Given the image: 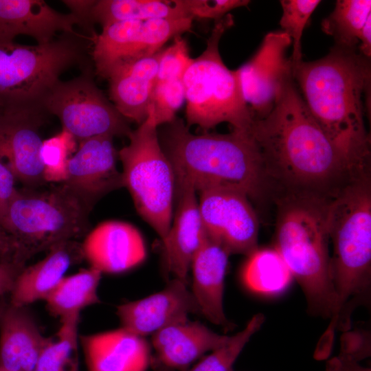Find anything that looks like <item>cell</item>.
Instances as JSON below:
<instances>
[{"label": "cell", "mask_w": 371, "mask_h": 371, "mask_svg": "<svg viewBox=\"0 0 371 371\" xmlns=\"http://www.w3.org/2000/svg\"><path fill=\"white\" fill-rule=\"evenodd\" d=\"M174 38L168 47L162 49L156 82L182 79L192 60L186 41L180 36Z\"/></svg>", "instance_id": "obj_35"}, {"label": "cell", "mask_w": 371, "mask_h": 371, "mask_svg": "<svg viewBox=\"0 0 371 371\" xmlns=\"http://www.w3.org/2000/svg\"><path fill=\"white\" fill-rule=\"evenodd\" d=\"M161 52L120 63L111 68L105 77L109 81L111 102L125 119L138 125L148 115Z\"/></svg>", "instance_id": "obj_22"}, {"label": "cell", "mask_w": 371, "mask_h": 371, "mask_svg": "<svg viewBox=\"0 0 371 371\" xmlns=\"http://www.w3.org/2000/svg\"><path fill=\"white\" fill-rule=\"evenodd\" d=\"M94 0H66L63 3L69 9L80 23V27L87 30L92 36L95 32L91 30L92 24L90 21V12ZM89 37V38H90Z\"/></svg>", "instance_id": "obj_38"}, {"label": "cell", "mask_w": 371, "mask_h": 371, "mask_svg": "<svg viewBox=\"0 0 371 371\" xmlns=\"http://www.w3.org/2000/svg\"><path fill=\"white\" fill-rule=\"evenodd\" d=\"M328 231L335 301L326 333L350 329L354 309L367 303L371 285L370 172L353 178L330 199Z\"/></svg>", "instance_id": "obj_4"}, {"label": "cell", "mask_w": 371, "mask_h": 371, "mask_svg": "<svg viewBox=\"0 0 371 371\" xmlns=\"http://www.w3.org/2000/svg\"><path fill=\"white\" fill-rule=\"evenodd\" d=\"M326 371H371L370 368L360 366L358 360L344 352L330 359L326 364Z\"/></svg>", "instance_id": "obj_41"}, {"label": "cell", "mask_w": 371, "mask_h": 371, "mask_svg": "<svg viewBox=\"0 0 371 371\" xmlns=\"http://www.w3.org/2000/svg\"><path fill=\"white\" fill-rule=\"evenodd\" d=\"M89 371H146L151 350L145 337L123 327L79 336Z\"/></svg>", "instance_id": "obj_21"}, {"label": "cell", "mask_w": 371, "mask_h": 371, "mask_svg": "<svg viewBox=\"0 0 371 371\" xmlns=\"http://www.w3.org/2000/svg\"><path fill=\"white\" fill-rule=\"evenodd\" d=\"M151 363L161 371L185 370L205 352L228 339L199 322L189 319L168 326L151 335Z\"/></svg>", "instance_id": "obj_20"}, {"label": "cell", "mask_w": 371, "mask_h": 371, "mask_svg": "<svg viewBox=\"0 0 371 371\" xmlns=\"http://www.w3.org/2000/svg\"><path fill=\"white\" fill-rule=\"evenodd\" d=\"M78 19L69 12H57L43 0H0V43L14 41L19 35L28 36L37 44L56 38L58 33H76Z\"/></svg>", "instance_id": "obj_19"}, {"label": "cell", "mask_w": 371, "mask_h": 371, "mask_svg": "<svg viewBox=\"0 0 371 371\" xmlns=\"http://www.w3.org/2000/svg\"><path fill=\"white\" fill-rule=\"evenodd\" d=\"M84 259L100 273L129 270L146 258V249L140 232L131 223L106 221L89 232L81 243Z\"/></svg>", "instance_id": "obj_18"}, {"label": "cell", "mask_w": 371, "mask_h": 371, "mask_svg": "<svg viewBox=\"0 0 371 371\" xmlns=\"http://www.w3.org/2000/svg\"><path fill=\"white\" fill-rule=\"evenodd\" d=\"M293 80L286 82L271 111L254 120L251 134L275 190L331 199L359 175L315 121Z\"/></svg>", "instance_id": "obj_1"}, {"label": "cell", "mask_w": 371, "mask_h": 371, "mask_svg": "<svg viewBox=\"0 0 371 371\" xmlns=\"http://www.w3.org/2000/svg\"><path fill=\"white\" fill-rule=\"evenodd\" d=\"M198 203L207 235L230 254L249 256L257 247L259 223L246 193L214 186L201 188Z\"/></svg>", "instance_id": "obj_12"}, {"label": "cell", "mask_w": 371, "mask_h": 371, "mask_svg": "<svg viewBox=\"0 0 371 371\" xmlns=\"http://www.w3.org/2000/svg\"><path fill=\"white\" fill-rule=\"evenodd\" d=\"M16 181L12 171L0 160V225L5 229L9 208L18 190Z\"/></svg>", "instance_id": "obj_37"}, {"label": "cell", "mask_w": 371, "mask_h": 371, "mask_svg": "<svg viewBox=\"0 0 371 371\" xmlns=\"http://www.w3.org/2000/svg\"><path fill=\"white\" fill-rule=\"evenodd\" d=\"M77 148L78 142L74 135L63 128L43 140L40 159L46 183H61L66 180L69 161Z\"/></svg>", "instance_id": "obj_31"}, {"label": "cell", "mask_w": 371, "mask_h": 371, "mask_svg": "<svg viewBox=\"0 0 371 371\" xmlns=\"http://www.w3.org/2000/svg\"><path fill=\"white\" fill-rule=\"evenodd\" d=\"M47 115L40 106L0 113V160L24 188L46 184L40 159V130Z\"/></svg>", "instance_id": "obj_14"}, {"label": "cell", "mask_w": 371, "mask_h": 371, "mask_svg": "<svg viewBox=\"0 0 371 371\" xmlns=\"http://www.w3.org/2000/svg\"><path fill=\"white\" fill-rule=\"evenodd\" d=\"M193 18L125 21L102 27L92 41V62L95 74L105 78L114 66L150 56L170 38L192 27Z\"/></svg>", "instance_id": "obj_11"}, {"label": "cell", "mask_w": 371, "mask_h": 371, "mask_svg": "<svg viewBox=\"0 0 371 371\" xmlns=\"http://www.w3.org/2000/svg\"><path fill=\"white\" fill-rule=\"evenodd\" d=\"M265 316L262 313L254 315L245 328L227 341L212 350L189 371H232V366L252 335L262 326Z\"/></svg>", "instance_id": "obj_32"}, {"label": "cell", "mask_w": 371, "mask_h": 371, "mask_svg": "<svg viewBox=\"0 0 371 371\" xmlns=\"http://www.w3.org/2000/svg\"><path fill=\"white\" fill-rule=\"evenodd\" d=\"M357 45L358 52L363 56L370 58L371 56V15L368 16L360 32Z\"/></svg>", "instance_id": "obj_42"}, {"label": "cell", "mask_w": 371, "mask_h": 371, "mask_svg": "<svg viewBox=\"0 0 371 371\" xmlns=\"http://www.w3.org/2000/svg\"><path fill=\"white\" fill-rule=\"evenodd\" d=\"M187 15L200 19H216L240 7L247 6V0H180Z\"/></svg>", "instance_id": "obj_36"}, {"label": "cell", "mask_w": 371, "mask_h": 371, "mask_svg": "<svg viewBox=\"0 0 371 371\" xmlns=\"http://www.w3.org/2000/svg\"><path fill=\"white\" fill-rule=\"evenodd\" d=\"M291 38L282 31L264 38L255 55L238 68L243 94L254 120L266 117L274 107L286 82L293 76L287 49Z\"/></svg>", "instance_id": "obj_13"}, {"label": "cell", "mask_w": 371, "mask_h": 371, "mask_svg": "<svg viewBox=\"0 0 371 371\" xmlns=\"http://www.w3.org/2000/svg\"><path fill=\"white\" fill-rule=\"evenodd\" d=\"M233 25L229 14L217 20L205 50L192 58L183 74L188 127L196 125L206 131L227 122L232 130L251 132L254 120L243 94L238 69L227 68L219 52L222 36Z\"/></svg>", "instance_id": "obj_6"}, {"label": "cell", "mask_w": 371, "mask_h": 371, "mask_svg": "<svg viewBox=\"0 0 371 371\" xmlns=\"http://www.w3.org/2000/svg\"><path fill=\"white\" fill-rule=\"evenodd\" d=\"M0 371H8V370H5L1 369V368H0Z\"/></svg>", "instance_id": "obj_43"}, {"label": "cell", "mask_w": 371, "mask_h": 371, "mask_svg": "<svg viewBox=\"0 0 371 371\" xmlns=\"http://www.w3.org/2000/svg\"><path fill=\"white\" fill-rule=\"evenodd\" d=\"M199 313L200 308L187 283L175 278L161 291L122 304L116 311L121 327L144 337L187 321L190 313Z\"/></svg>", "instance_id": "obj_16"}, {"label": "cell", "mask_w": 371, "mask_h": 371, "mask_svg": "<svg viewBox=\"0 0 371 371\" xmlns=\"http://www.w3.org/2000/svg\"><path fill=\"white\" fill-rule=\"evenodd\" d=\"M369 59L357 49L335 45L324 58L302 60L293 71L310 113L356 175L370 171V138L364 121Z\"/></svg>", "instance_id": "obj_2"}, {"label": "cell", "mask_w": 371, "mask_h": 371, "mask_svg": "<svg viewBox=\"0 0 371 371\" xmlns=\"http://www.w3.org/2000/svg\"><path fill=\"white\" fill-rule=\"evenodd\" d=\"M160 143L178 177L196 191L214 186L242 190L259 200L273 188L250 132L194 134L180 118L167 124Z\"/></svg>", "instance_id": "obj_3"}, {"label": "cell", "mask_w": 371, "mask_h": 371, "mask_svg": "<svg viewBox=\"0 0 371 371\" xmlns=\"http://www.w3.org/2000/svg\"><path fill=\"white\" fill-rule=\"evenodd\" d=\"M1 111H0V113H1Z\"/></svg>", "instance_id": "obj_44"}, {"label": "cell", "mask_w": 371, "mask_h": 371, "mask_svg": "<svg viewBox=\"0 0 371 371\" xmlns=\"http://www.w3.org/2000/svg\"><path fill=\"white\" fill-rule=\"evenodd\" d=\"M83 260L81 243L78 240H65L54 245L43 259L22 269L10 293V303L27 306L44 300L67 270Z\"/></svg>", "instance_id": "obj_25"}, {"label": "cell", "mask_w": 371, "mask_h": 371, "mask_svg": "<svg viewBox=\"0 0 371 371\" xmlns=\"http://www.w3.org/2000/svg\"><path fill=\"white\" fill-rule=\"evenodd\" d=\"M117 157L113 137L86 139L78 144L70 158L63 183L91 211L104 196L124 187L122 172L117 167Z\"/></svg>", "instance_id": "obj_15"}, {"label": "cell", "mask_w": 371, "mask_h": 371, "mask_svg": "<svg viewBox=\"0 0 371 371\" xmlns=\"http://www.w3.org/2000/svg\"><path fill=\"white\" fill-rule=\"evenodd\" d=\"M51 339L42 334L26 306L9 303L0 311V368L34 371Z\"/></svg>", "instance_id": "obj_23"}, {"label": "cell", "mask_w": 371, "mask_h": 371, "mask_svg": "<svg viewBox=\"0 0 371 371\" xmlns=\"http://www.w3.org/2000/svg\"><path fill=\"white\" fill-rule=\"evenodd\" d=\"M25 266L0 262V296L11 292L17 276Z\"/></svg>", "instance_id": "obj_40"}, {"label": "cell", "mask_w": 371, "mask_h": 371, "mask_svg": "<svg viewBox=\"0 0 371 371\" xmlns=\"http://www.w3.org/2000/svg\"><path fill=\"white\" fill-rule=\"evenodd\" d=\"M80 71L72 79L58 80L43 99V109L59 119L78 144L101 135L128 137L132 129L96 85L91 64Z\"/></svg>", "instance_id": "obj_10"}, {"label": "cell", "mask_w": 371, "mask_h": 371, "mask_svg": "<svg viewBox=\"0 0 371 371\" xmlns=\"http://www.w3.org/2000/svg\"><path fill=\"white\" fill-rule=\"evenodd\" d=\"M275 249L300 285L313 315L330 318L335 293L330 273L328 213L330 198L278 190Z\"/></svg>", "instance_id": "obj_5"}, {"label": "cell", "mask_w": 371, "mask_h": 371, "mask_svg": "<svg viewBox=\"0 0 371 371\" xmlns=\"http://www.w3.org/2000/svg\"><path fill=\"white\" fill-rule=\"evenodd\" d=\"M175 207L166 241V267L175 278L188 283L192 259L207 237L196 191L187 180L175 177Z\"/></svg>", "instance_id": "obj_17"}, {"label": "cell", "mask_w": 371, "mask_h": 371, "mask_svg": "<svg viewBox=\"0 0 371 371\" xmlns=\"http://www.w3.org/2000/svg\"><path fill=\"white\" fill-rule=\"evenodd\" d=\"M0 262L24 265L12 237L0 225Z\"/></svg>", "instance_id": "obj_39"}, {"label": "cell", "mask_w": 371, "mask_h": 371, "mask_svg": "<svg viewBox=\"0 0 371 371\" xmlns=\"http://www.w3.org/2000/svg\"><path fill=\"white\" fill-rule=\"evenodd\" d=\"M185 100L186 94L182 79L156 82L150 105L157 126L172 122L176 118L177 111Z\"/></svg>", "instance_id": "obj_34"}, {"label": "cell", "mask_w": 371, "mask_h": 371, "mask_svg": "<svg viewBox=\"0 0 371 371\" xmlns=\"http://www.w3.org/2000/svg\"><path fill=\"white\" fill-rule=\"evenodd\" d=\"M229 254L207 235L196 253L190 267L192 271V293L201 313L212 323L231 330L223 310L225 272Z\"/></svg>", "instance_id": "obj_24"}, {"label": "cell", "mask_w": 371, "mask_h": 371, "mask_svg": "<svg viewBox=\"0 0 371 371\" xmlns=\"http://www.w3.org/2000/svg\"><path fill=\"white\" fill-rule=\"evenodd\" d=\"M319 0H282V14L280 21L282 31L291 40V57L293 71L302 61L301 40L304 29Z\"/></svg>", "instance_id": "obj_33"}, {"label": "cell", "mask_w": 371, "mask_h": 371, "mask_svg": "<svg viewBox=\"0 0 371 371\" xmlns=\"http://www.w3.org/2000/svg\"><path fill=\"white\" fill-rule=\"evenodd\" d=\"M187 16L180 0H94L90 12L91 24L102 27L120 21Z\"/></svg>", "instance_id": "obj_27"}, {"label": "cell", "mask_w": 371, "mask_h": 371, "mask_svg": "<svg viewBox=\"0 0 371 371\" xmlns=\"http://www.w3.org/2000/svg\"><path fill=\"white\" fill-rule=\"evenodd\" d=\"M80 315L61 320L56 337L41 352L34 371H80L78 326Z\"/></svg>", "instance_id": "obj_30"}, {"label": "cell", "mask_w": 371, "mask_h": 371, "mask_svg": "<svg viewBox=\"0 0 371 371\" xmlns=\"http://www.w3.org/2000/svg\"><path fill=\"white\" fill-rule=\"evenodd\" d=\"M370 15V0H338L322 21V30L334 38L335 45L357 49L360 32Z\"/></svg>", "instance_id": "obj_29"}, {"label": "cell", "mask_w": 371, "mask_h": 371, "mask_svg": "<svg viewBox=\"0 0 371 371\" xmlns=\"http://www.w3.org/2000/svg\"><path fill=\"white\" fill-rule=\"evenodd\" d=\"M45 189H18L5 229L15 241L21 262L54 245L89 232L91 210L63 183Z\"/></svg>", "instance_id": "obj_8"}, {"label": "cell", "mask_w": 371, "mask_h": 371, "mask_svg": "<svg viewBox=\"0 0 371 371\" xmlns=\"http://www.w3.org/2000/svg\"><path fill=\"white\" fill-rule=\"evenodd\" d=\"M150 105L146 119L132 130L128 144L118 151L124 187L138 214L164 243L170 227L175 196V175L163 150Z\"/></svg>", "instance_id": "obj_9"}, {"label": "cell", "mask_w": 371, "mask_h": 371, "mask_svg": "<svg viewBox=\"0 0 371 371\" xmlns=\"http://www.w3.org/2000/svg\"><path fill=\"white\" fill-rule=\"evenodd\" d=\"M243 281L251 291L275 295L290 285L292 274L275 249H256L248 256L242 271Z\"/></svg>", "instance_id": "obj_28"}, {"label": "cell", "mask_w": 371, "mask_h": 371, "mask_svg": "<svg viewBox=\"0 0 371 371\" xmlns=\"http://www.w3.org/2000/svg\"><path fill=\"white\" fill-rule=\"evenodd\" d=\"M85 39L76 32L45 44L0 43V111L41 106L63 72L91 64Z\"/></svg>", "instance_id": "obj_7"}, {"label": "cell", "mask_w": 371, "mask_h": 371, "mask_svg": "<svg viewBox=\"0 0 371 371\" xmlns=\"http://www.w3.org/2000/svg\"><path fill=\"white\" fill-rule=\"evenodd\" d=\"M102 274L89 267L65 276L44 300L47 311L61 321L100 303L98 289Z\"/></svg>", "instance_id": "obj_26"}]
</instances>
